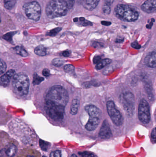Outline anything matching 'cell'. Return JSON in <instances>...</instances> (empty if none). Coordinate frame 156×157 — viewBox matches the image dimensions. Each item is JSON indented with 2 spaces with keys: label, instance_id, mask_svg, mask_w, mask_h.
<instances>
[{
  "label": "cell",
  "instance_id": "1",
  "mask_svg": "<svg viewBox=\"0 0 156 157\" xmlns=\"http://www.w3.org/2000/svg\"><path fill=\"white\" fill-rule=\"evenodd\" d=\"M17 140L10 137L6 132L0 131V157H14L19 148Z\"/></svg>",
  "mask_w": 156,
  "mask_h": 157
},
{
  "label": "cell",
  "instance_id": "2",
  "mask_svg": "<svg viewBox=\"0 0 156 157\" xmlns=\"http://www.w3.org/2000/svg\"><path fill=\"white\" fill-rule=\"evenodd\" d=\"M46 103H52L65 107L69 101L67 91L59 85L52 87L46 96Z\"/></svg>",
  "mask_w": 156,
  "mask_h": 157
},
{
  "label": "cell",
  "instance_id": "3",
  "mask_svg": "<svg viewBox=\"0 0 156 157\" xmlns=\"http://www.w3.org/2000/svg\"><path fill=\"white\" fill-rule=\"evenodd\" d=\"M68 9L63 0H51L46 7V13L49 17L54 18L66 15Z\"/></svg>",
  "mask_w": 156,
  "mask_h": 157
},
{
  "label": "cell",
  "instance_id": "4",
  "mask_svg": "<svg viewBox=\"0 0 156 157\" xmlns=\"http://www.w3.org/2000/svg\"><path fill=\"white\" fill-rule=\"evenodd\" d=\"M12 84L14 91L18 96H25L28 93L29 78L25 74L19 73L16 74L13 78Z\"/></svg>",
  "mask_w": 156,
  "mask_h": 157
},
{
  "label": "cell",
  "instance_id": "5",
  "mask_svg": "<svg viewBox=\"0 0 156 157\" xmlns=\"http://www.w3.org/2000/svg\"><path fill=\"white\" fill-rule=\"evenodd\" d=\"M115 12L117 17L126 22L136 21L139 17L137 11L127 5H118L115 8Z\"/></svg>",
  "mask_w": 156,
  "mask_h": 157
},
{
  "label": "cell",
  "instance_id": "6",
  "mask_svg": "<svg viewBox=\"0 0 156 157\" xmlns=\"http://www.w3.org/2000/svg\"><path fill=\"white\" fill-rule=\"evenodd\" d=\"M45 109L48 116L53 121H62L65 114V107L52 103H46Z\"/></svg>",
  "mask_w": 156,
  "mask_h": 157
},
{
  "label": "cell",
  "instance_id": "7",
  "mask_svg": "<svg viewBox=\"0 0 156 157\" xmlns=\"http://www.w3.org/2000/svg\"><path fill=\"white\" fill-rule=\"evenodd\" d=\"M120 101L126 114L132 115L135 110V98L133 94L130 91L122 93L120 97Z\"/></svg>",
  "mask_w": 156,
  "mask_h": 157
},
{
  "label": "cell",
  "instance_id": "8",
  "mask_svg": "<svg viewBox=\"0 0 156 157\" xmlns=\"http://www.w3.org/2000/svg\"><path fill=\"white\" fill-rule=\"evenodd\" d=\"M24 9L28 18L38 21L41 16V9L40 5L35 1L30 2L24 5Z\"/></svg>",
  "mask_w": 156,
  "mask_h": 157
},
{
  "label": "cell",
  "instance_id": "9",
  "mask_svg": "<svg viewBox=\"0 0 156 157\" xmlns=\"http://www.w3.org/2000/svg\"><path fill=\"white\" fill-rule=\"evenodd\" d=\"M138 118L144 124H147L151 120L149 104L146 100L143 99L140 101L138 107Z\"/></svg>",
  "mask_w": 156,
  "mask_h": 157
},
{
  "label": "cell",
  "instance_id": "10",
  "mask_svg": "<svg viewBox=\"0 0 156 157\" xmlns=\"http://www.w3.org/2000/svg\"><path fill=\"white\" fill-rule=\"evenodd\" d=\"M106 106L108 114L114 124L118 126L122 125L123 121L122 116L120 111L115 108L114 102L112 101H108Z\"/></svg>",
  "mask_w": 156,
  "mask_h": 157
},
{
  "label": "cell",
  "instance_id": "11",
  "mask_svg": "<svg viewBox=\"0 0 156 157\" xmlns=\"http://www.w3.org/2000/svg\"><path fill=\"white\" fill-rule=\"evenodd\" d=\"M39 151L32 147H24L19 149L17 154L14 157H41Z\"/></svg>",
  "mask_w": 156,
  "mask_h": 157
},
{
  "label": "cell",
  "instance_id": "12",
  "mask_svg": "<svg viewBox=\"0 0 156 157\" xmlns=\"http://www.w3.org/2000/svg\"><path fill=\"white\" fill-rule=\"evenodd\" d=\"M99 136L102 139H107L112 136L111 131L107 121H104L100 130Z\"/></svg>",
  "mask_w": 156,
  "mask_h": 157
},
{
  "label": "cell",
  "instance_id": "13",
  "mask_svg": "<svg viewBox=\"0 0 156 157\" xmlns=\"http://www.w3.org/2000/svg\"><path fill=\"white\" fill-rule=\"evenodd\" d=\"M156 0H147L141 6L144 12L150 13L155 12Z\"/></svg>",
  "mask_w": 156,
  "mask_h": 157
},
{
  "label": "cell",
  "instance_id": "14",
  "mask_svg": "<svg viewBox=\"0 0 156 157\" xmlns=\"http://www.w3.org/2000/svg\"><path fill=\"white\" fill-rule=\"evenodd\" d=\"M85 110L89 115L90 117H97L100 119L101 111L100 110L93 105H88L85 108Z\"/></svg>",
  "mask_w": 156,
  "mask_h": 157
},
{
  "label": "cell",
  "instance_id": "15",
  "mask_svg": "<svg viewBox=\"0 0 156 157\" xmlns=\"http://www.w3.org/2000/svg\"><path fill=\"white\" fill-rule=\"evenodd\" d=\"M15 75L16 72L14 70H9L0 78V83L1 85L4 86H7L10 82L11 78H13Z\"/></svg>",
  "mask_w": 156,
  "mask_h": 157
},
{
  "label": "cell",
  "instance_id": "16",
  "mask_svg": "<svg viewBox=\"0 0 156 157\" xmlns=\"http://www.w3.org/2000/svg\"><path fill=\"white\" fill-rule=\"evenodd\" d=\"M100 119L97 117H90L85 128L89 131H94L100 124Z\"/></svg>",
  "mask_w": 156,
  "mask_h": 157
},
{
  "label": "cell",
  "instance_id": "17",
  "mask_svg": "<svg viewBox=\"0 0 156 157\" xmlns=\"http://www.w3.org/2000/svg\"><path fill=\"white\" fill-rule=\"evenodd\" d=\"M145 63L147 67L155 68L156 66V52L155 51L148 54L145 59Z\"/></svg>",
  "mask_w": 156,
  "mask_h": 157
},
{
  "label": "cell",
  "instance_id": "18",
  "mask_svg": "<svg viewBox=\"0 0 156 157\" xmlns=\"http://www.w3.org/2000/svg\"><path fill=\"white\" fill-rule=\"evenodd\" d=\"M100 0H86L85 7L87 10L92 11L96 8Z\"/></svg>",
  "mask_w": 156,
  "mask_h": 157
},
{
  "label": "cell",
  "instance_id": "19",
  "mask_svg": "<svg viewBox=\"0 0 156 157\" xmlns=\"http://www.w3.org/2000/svg\"><path fill=\"white\" fill-rule=\"evenodd\" d=\"M79 107V101L77 99H73L71 107V113L72 115L77 114Z\"/></svg>",
  "mask_w": 156,
  "mask_h": 157
},
{
  "label": "cell",
  "instance_id": "20",
  "mask_svg": "<svg viewBox=\"0 0 156 157\" xmlns=\"http://www.w3.org/2000/svg\"><path fill=\"white\" fill-rule=\"evenodd\" d=\"M112 60L110 59H105L101 61L96 66V69L98 70H101L105 66L109 65L111 63Z\"/></svg>",
  "mask_w": 156,
  "mask_h": 157
},
{
  "label": "cell",
  "instance_id": "21",
  "mask_svg": "<svg viewBox=\"0 0 156 157\" xmlns=\"http://www.w3.org/2000/svg\"><path fill=\"white\" fill-rule=\"evenodd\" d=\"M34 52L38 56H45L46 54V49L44 46H39L35 48Z\"/></svg>",
  "mask_w": 156,
  "mask_h": 157
},
{
  "label": "cell",
  "instance_id": "22",
  "mask_svg": "<svg viewBox=\"0 0 156 157\" xmlns=\"http://www.w3.org/2000/svg\"><path fill=\"white\" fill-rule=\"evenodd\" d=\"M16 3V0H4V6L6 9L11 10Z\"/></svg>",
  "mask_w": 156,
  "mask_h": 157
},
{
  "label": "cell",
  "instance_id": "23",
  "mask_svg": "<svg viewBox=\"0 0 156 157\" xmlns=\"http://www.w3.org/2000/svg\"><path fill=\"white\" fill-rule=\"evenodd\" d=\"M15 51L17 54H19L22 57H26L28 56V53L22 47L17 46L15 48Z\"/></svg>",
  "mask_w": 156,
  "mask_h": 157
},
{
  "label": "cell",
  "instance_id": "24",
  "mask_svg": "<svg viewBox=\"0 0 156 157\" xmlns=\"http://www.w3.org/2000/svg\"><path fill=\"white\" fill-rule=\"evenodd\" d=\"M64 60L60 58H56V59H54L52 61V65L54 66H56V67H60V66H62L64 64Z\"/></svg>",
  "mask_w": 156,
  "mask_h": 157
},
{
  "label": "cell",
  "instance_id": "25",
  "mask_svg": "<svg viewBox=\"0 0 156 157\" xmlns=\"http://www.w3.org/2000/svg\"><path fill=\"white\" fill-rule=\"evenodd\" d=\"M103 11L104 13L109 14L111 12V6L109 3L105 2L103 6Z\"/></svg>",
  "mask_w": 156,
  "mask_h": 157
},
{
  "label": "cell",
  "instance_id": "26",
  "mask_svg": "<svg viewBox=\"0 0 156 157\" xmlns=\"http://www.w3.org/2000/svg\"><path fill=\"white\" fill-rule=\"evenodd\" d=\"M43 80H44V78L40 77L38 75L35 74L34 76L33 84L34 85H38V84H40Z\"/></svg>",
  "mask_w": 156,
  "mask_h": 157
},
{
  "label": "cell",
  "instance_id": "27",
  "mask_svg": "<svg viewBox=\"0 0 156 157\" xmlns=\"http://www.w3.org/2000/svg\"><path fill=\"white\" fill-rule=\"evenodd\" d=\"M6 64L2 60L0 59V75L4 73L6 71Z\"/></svg>",
  "mask_w": 156,
  "mask_h": 157
},
{
  "label": "cell",
  "instance_id": "28",
  "mask_svg": "<svg viewBox=\"0 0 156 157\" xmlns=\"http://www.w3.org/2000/svg\"><path fill=\"white\" fill-rule=\"evenodd\" d=\"M74 66L71 64H67L64 66V70L67 73H71L74 71Z\"/></svg>",
  "mask_w": 156,
  "mask_h": 157
},
{
  "label": "cell",
  "instance_id": "29",
  "mask_svg": "<svg viewBox=\"0 0 156 157\" xmlns=\"http://www.w3.org/2000/svg\"><path fill=\"white\" fill-rule=\"evenodd\" d=\"M61 30V28H57L54 29H52V30L49 31V33H48V35L51 36H56Z\"/></svg>",
  "mask_w": 156,
  "mask_h": 157
},
{
  "label": "cell",
  "instance_id": "30",
  "mask_svg": "<svg viewBox=\"0 0 156 157\" xmlns=\"http://www.w3.org/2000/svg\"><path fill=\"white\" fill-rule=\"evenodd\" d=\"M75 0H63L66 5L67 6L68 9H71L74 5Z\"/></svg>",
  "mask_w": 156,
  "mask_h": 157
},
{
  "label": "cell",
  "instance_id": "31",
  "mask_svg": "<svg viewBox=\"0 0 156 157\" xmlns=\"http://www.w3.org/2000/svg\"><path fill=\"white\" fill-rule=\"evenodd\" d=\"M49 157H61V152L60 150H55L50 153Z\"/></svg>",
  "mask_w": 156,
  "mask_h": 157
},
{
  "label": "cell",
  "instance_id": "32",
  "mask_svg": "<svg viewBox=\"0 0 156 157\" xmlns=\"http://www.w3.org/2000/svg\"><path fill=\"white\" fill-rule=\"evenodd\" d=\"M14 33L13 32L7 33L6 35L3 36V38L8 41H11L12 39V36L13 35Z\"/></svg>",
  "mask_w": 156,
  "mask_h": 157
},
{
  "label": "cell",
  "instance_id": "33",
  "mask_svg": "<svg viewBox=\"0 0 156 157\" xmlns=\"http://www.w3.org/2000/svg\"><path fill=\"white\" fill-rule=\"evenodd\" d=\"M151 137L152 142H153L154 144H155L156 139L155 128H154L153 131H152V133H151Z\"/></svg>",
  "mask_w": 156,
  "mask_h": 157
},
{
  "label": "cell",
  "instance_id": "34",
  "mask_svg": "<svg viewBox=\"0 0 156 157\" xmlns=\"http://www.w3.org/2000/svg\"><path fill=\"white\" fill-rule=\"evenodd\" d=\"M82 155L83 157H96L95 155L88 152H83L82 154Z\"/></svg>",
  "mask_w": 156,
  "mask_h": 157
},
{
  "label": "cell",
  "instance_id": "35",
  "mask_svg": "<svg viewBox=\"0 0 156 157\" xmlns=\"http://www.w3.org/2000/svg\"><path fill=\"white\" fill-rule=\"evenodd\" d=\"M101 61V58L100 56H97L93 58V62L94 64H98Z\"/></svg>",
  "mask_w": 156,
  "mask_h": 157
},
{
  "label": "cell",
  "instance_id": "36",
  "mask_svg": "<svg viewBox=\"0 0 156 157\" xmlns=\"http://www.w3.org/2000/svg\"><path fill=\"white\" fill-rule=\"evenodd\" d=\"M132 47L136 49H139L141 48V46L138 44L137 41H135V42L132 43Z\"/></svg>",
  "mask_w": 156,
  "mask_h": 157
},
{
  "label": "cell",
  "instance_id": "37",
  "mask_svg": "<svg viewBox=\"0 0 156 157\" xmlns=\"http://www.w3.org/2000/svg\"><path fill=\"white\" fill-rule=\"evenodd\" d=\"M42 74H43V75L45 77H48L50 75V71L48 69H45L43 70Z\"/></svg>",
  "mask_w": 156,
  "mask_h": 157
},
{
  "label": "cell",
  "instance_id": "38",
  "mask_svg": "<svg viewBox=\"0 0 156 157\" xmlns=\"http://www.w3.org/2000/svg\"><path fill=\"white\" fill-rule=\"evenodd\" d=\"M70 55V52L69 51H65L62 53V55L65 57H68Z\"/></svg>",
  "mask_w": 156,
  "mask_h": 157
},
{
  "label": "cell",
  "instance_id": "39",
  "mask_svg": "<svg viewBox=\"0 0 156 157\" xmlns=\"http://www.w3.org/2000/svg\"><path fill=\"white\" fill-rule=\"evenodd\" d=\"M101 24H102L103 25L105 26H109L111 24V23L110 22H108V21H102Z\"/></svg>",
  "mask_w": 156,
  "mask_h": 157
},
{
  "label": "cell",
  "instance_id": "40",
  "mask_svg": "<svg viewBox=\"0 0 156 157\" xmlns=\"http://www.w3.org/2000/svg\"><path fill=\"white\" fill-rule=\"evenodd\" d=\"M73 21H74V22H78V18H74V19H73Z\"/></svg>",
  "mask_w": 156,
  "mask_h": 157
},
{
  "label": "cell",
  "instance_id": "41",
  "mask_svg": "<svg viewBox=\"0 0 156 157\" xmlns=\"http://www.w3.org/2000/svg\"><path fill=\"white\" fill-rule=\"evenodd\" d=\"M80 20L81 21H83L85 20V19H84V17H81V18H80Z\"/></svg>",
  "mask_w": 156,
  "mask_h": 157
},
{
  "label": "cell",
  "instance_id": "42",
  "mask_svg": "<svg viewBox=\"0 0 156 157\" xmlns=\"http://www.w3.org/2000/svg\"><path fill=\"white\" fill-rule=\"evenodd\" d=\"M71 157H78L76 155H71Z\"/></svg>",
  "mask_w": 156,
  "mask_h": 157
},
{
  "label": "cell",
  "instance_id": "43",
  "mask_svg": "<svg viewBox=\"0 0 156 157\" xmlns=\"http://www.w3.org/2000/svg\"><path fill=\"white\" fill-rule=\"evenodd\" d=\"M0 22H1V18H0Z\"/></svg>",
  "mask_w": 156,
  "mask_h": 157
}]
</instances>
